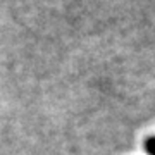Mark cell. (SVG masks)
I'll return each mask as SVG.
<instances>
[{
	"mask_svg": "<svg viewBox=\"0 0 155 155\" xmlns=\"http://www.w3.org/2000/svg\"><path fill=\"white\" fill-rule=\"evenodd\" d=\"M145 150L148 152V155H155V136H148L145 140Z\"/></svg>",
	"mask_w": 155,
	"mask_h": 155,
	"instance_id": "1",
	"label": "cell"
}]
</instances>
